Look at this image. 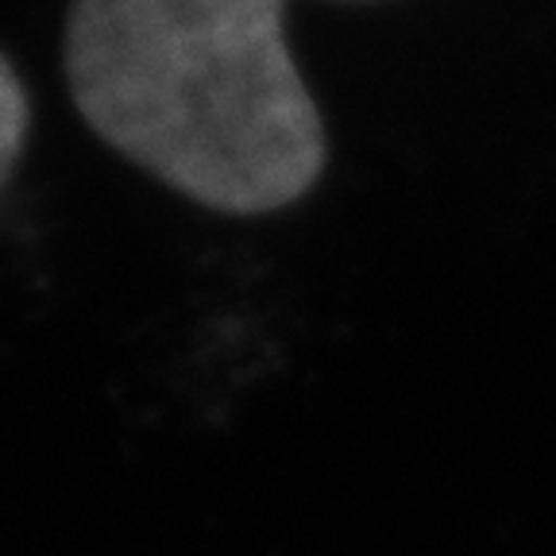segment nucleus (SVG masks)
<instances>
[{"instance_id": "f257e3e1", "label": "nucleus", "mask_w": 556, "mask_h": 556, "mask_svg": "<svg viewBox=\"0 0 556 556\" xmlns=\"http://www.w3.org/2000/svg\"><path fill=\"white\" fill-rule=\"evenodd\" d=\"M287 0H70L66 81L113 151L217 213L309 193L321 113L290 59Z\"/></svg>"}, {"instance_id": "f03ea898", "label": "nucleus", "mask_w": 556, "mask_h": 556, "mask_svg": "<svg viewBox=\"0 0 556 556\" xmlns=\"http://www.w3.org/2000/svg\"><path fill=\"white\" fill-rule=\"evenodd\" d=\"M27 93L24 81L16 78L12 62L0 54V190L9 186L12 170H16L20 155H24L27 143Z\"/></svg>"}]
</instances>
